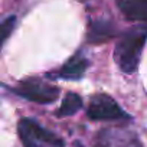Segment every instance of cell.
<instances>
[{
    "mask_svg": "<svg viewBox=\"0 0 147 147\" xmlns=\"http://www.w3.org/2000/svg\"><path fill=\"white\" fill-rule=\"evenodd\" d=\"M147 40L146 28H134L125 32L114 49V61L124 74H133L138 68L140 56Z\"/></svg>",
    "mask_w": 147,
    "mask_h": 147,
    "instance_id": "obj_1",
    "label": "cell"
},
{
    "mask_svg": "<svg viewBox=\"0 0 147 147\" xmlns=\"http://www.w3.org/2000/svg\"><path fill=\"white\" fill-rule=\"evenodd\" d=\"M18 133L25 147H63L65 143L52 131L43 128L32 118H20Z\"/></svg>",
    "mask_w": 147,
    "mask_h": 147,
    "instance_id": "obj_2",
    "label": "cell"
},
{
    "mask_svg": "<svg viewBox=\"0 0 147 147\" xmlns=\"http://www.w3.org/2000/svg\"><path fill=\"white\" fill-rule=\"evenodd\" d=\"M13 92L25 100L38 104H51L59 97V88L35 78L22 81L13 88Z\"/></svg>",
    "mask_w": 147,
    "mask_h": 147,
    "instance_id": "obj_3",
    "label": "cell"
},
{
    "mask_svg": "<svg viewBox=\"0 0 147 147\" xmlns=\"http://www.w3.org/2000/svg\"><path fill=\"white\" fill-rule=\"evenodd\" d=\"M87 115L94 121H115L127 118L125 111L117 104V101L105 94H97L91 98Z\"/></svg>",
    "mask_w": 147,
    "mask_h": 147,
    "instance_id": "obj_4",
    "label": "cell"
},
{
    "mask_svg": "<svg viewBox=\"0 0 147 147\" xmlns=\"http://www.w3.org/2000/svg\"><path fill=\"white\" fill-rule=\"evenodd\" d=\"M88 68V61L82 55H75L71 58L66 63H63L56 72L49 74V78H59V80H66V81H77L81 80L85 75V71Z\"/></svg>",
    "mask_w": 147,
    "mask_h": 147,
    "instance_id": "obj_5",
    "label": "cell"
},
{
    "mask_svg": "<svg viewBox=\"0 0 147 147\" xmlns=\"http://www.w3.org/2000/svg\"><path fill=\"white\" fill-rule=\"evenodd\" d=\"M117 6L128 20L147 23V0H117Z\"/></svg>",
    "mask_w": 147,
    "mask_h": 147,
    "instance_id": "obj_6",
    "label": "cell"
},
{
    "mask_svg": "<svg viewBox=\"0 0 147 147\" xmlns=\"http://www.w3.org/2000/svg\"><path fill=\"white\" fill-rule=\"evenodd\" d=\"M114 36V28L107 20H92L88 29V42L102 43Z\"/></svg>",
    "mask_w": 147,
    "mask_h": 147,
    "instance_id": "obj_7",
    "label": "cell"
},
{
    "mask_svg": "<svg viewBox=\"0 0 147 147\" xmlns=\"http://www.w3.org/2000/svg\"><path fill=\"white\" fill-rule=\"evenodd\" d=\"M82 107V98L75 94V92H68L65 95V98L62 100L61 107L56 111L58 117H66V115H74L77 111H80V108Z\"/></svg>",
    "mask_w": 147,
    "mask_h": 147,
    "instance_id": "obj_8",
    "label": "cell"
},
{
    "mask_svg": "<svg viewBox=\"0 0 147 147\" xmlns=\"http://www.w3.org/2000/svg\"><path fill=\"white\" fill-rule=\"evenodd\" d=\"M15 23H16L15 16H9L7 19L3 20V23H2V43H5L6 39L9 38V35L12 33V30L15 28Z\"/></svg>",
    "mask_w": 147,
    "mask_h": 147,
    "instance_id": "obj_9",
    "label": "cell"
},
{
    "mask_svg": "<svg viewBox=\"0 0 147 147\" xmlns=\"http://www.w3.org/2000/svg\"><path fill=\"white\" fill-rule=\"evenodd\" d=\"M117 147H141V143L134 134H127L117 143Z\"/></svg>",
    "mask_w": 147,
    "mask_h": 147,
    "instance_id": "obj_10",
    "label": "cell"
}]
</instances>
